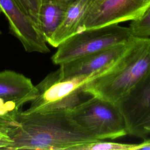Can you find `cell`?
Here are the masks:
<instances>
[{
  "instance_id": "obj_1",
  "label": "cell",
  "mask_w": 150,
  "mask_h": 150,
  "mask_svg": "<svg viewBox=\"0 0 150 150\" xmlns=\"http://www.w3.org/2000/svg\"><path fill=\"white\" fill-rule=\"evenodd\" d=\"M19 125L9 130L11 150H74L79 146L98 141L71 118L68 110L14 114Z\"/></svg>"
},
{
  "instance_id": "obj_2",
  "label": "cell",
  "mask_w": 150,
  "mask_h": 150,
  "mask_svg": "<svg viewBox=\"0 0 150 150\" xmlns=\"http://www.w3.org/2000/svg\"><path fill=\"white\" fill-rule=\"evenodd\" d=\"M150 74V38L134 36L114 68L83 86V91L118 105Z\"/></svg>"
},
{
  "instance_id": "obj_3",
  "label": "cell",
  "mask_w": 150,
  "mask_h": 150,
  "mask_svg": "<svg viewBox=\"0 0 150 150\" xmlns=\"http://www.w3.org/2000/svg\"><path fill=\"white\" fill-rule=\"evenodd\" d=\"M117 61L110 67L87 76L64 77L57 70L51 72L35 86L36 93L30 101V106L22 112L44 113L71 110L83 101V96L86 94L83 91V86L112 70Z\"/></svg>"
},
{
  "instance_id": "obj_4",
  "label": "cell",
  "mask_w": 150,
  "mask_h": 150,
  "mask_svg": "<svg viewBox=\"0 0 150 150\" xmlns=\"http://www.w3.org/2000/svg\"><path fill=\"white\" fill-rule=\"evenodd\" d=\"M68 111L77 124L100 140L114 139L127 135L118 105L91 96Z\"/></svg>"
},
{
  "instance_id": "obj_5",
  "label": "cell",
  "mask_w": 150,
  "mask_h": 150,
  "mask_svg": "<svg viewBox=\"0 0 150 150\" xmlns=\"http://www.w3.org/2000/svg\"><path fill=\"white\" fill-rule=\"evenodd\" d=\"M133 37L129 27L119 24L86 29L62 43L51 60L53 63L60 65L118 44L127 43Z\"/></svg>"
},
{
  "instance_id": "obj_6",
  "label": "cell",
  "mask_w": 150,
  "mask_h": 150,
  "mask_svg": "<svg viewBox=\"0 0 150 150\" xmlns=\"http://www.w3.org/2000/svg\"><path fill=\"white\" fill-rule=\"evenodd\" d=\"M149 5L150 0H91L84 18L83 30L132 21Z\"/></svg>"
},
{
  "instance_id": "obj_7",
  "label": "cell",
  "mask_w": 150,
  "mask_h": 150,
  "mask_svg": "<svg viewBox=\"0 0 150 150\" xmlns=\"http://www.w3.org/2000/svg\"><path fill=\"white\" fill-rule=\"evenodd\" d=\"M124 118L127 135L145 139L150 127V74L118 104Z\"/></svg>"
},
{
  "instance_id": "obj_8",
  "label": "cell",
  "mask_w": 150,
  "mask_h": 150,
  "mask_svg": "<svg viewBox=\"0 0 150 150\" xmlns=\"http://www.w3.org/2000/svg\"><path fill=\"white\" fill-rule=\"evenodd\" d=\"M0 9L8 19L10 33L20 41L25 51L41 53L50 52L36 23L14 0H0Z\"/></svg>"
},
{
  "instance_id": "obj_9",
  "label": "cell",
  "mask_w": 150,
  "mask_h": 150,
  "mask_svg": "<svg viewBox=\"0 0 150 150\" xmlns=\"http://www.w3.org/2000/svg\"><path fill=\"white\" fill-rule=\"evenodd\" d=\"M132 39L127 43L118 44L61 64L57 71L64 77H76L90 75L110 67L124 54Z\"/></svg>"
},
{
  "instance_id": "obj_10",
  "label": "cell",
  "mask_w": 150,
  "mask_h": 150,
  "mask_svg": "<svg viewBox=\"0 0 150 150\" xmlns=\"http://www.w3.org/2000/svg\"><path fill=\"white\" fill-rule=\"evenodd\" d=\"M36 93L31 80L12 70L0 71V97L13 101L21 108L30 102Z\"/></svg>"
},
{
  "instance_id": "obj_11",
  "label": "cell",
  "mask_w": 150,
  "mask_h": 150,
  "mask_svg": "<svg viewBox=\"0 0 150 150\" xmlns=\"http://www.w3.org/2000/svg\"><path fill=\"white\" fill-rule=\"evenodd\" d=\"M91 1L74 0L70 3L61 23L47 43L54 47H57L66 39L83 32L84 18Z\"/></svg>"
},
{
  "instance_id": "obj_12",
  "label": "cell",
  "mask_w": 150,
  "mask_h": 150,
  "mask_svg": "<svg viewBox=\"0 0 150 150\" xmlns=\"http://www.w3.org/2000/svg\"><path fill=\"white\" fill-rule=\"evenodd\" d=\"M67 6L61 0H41L38 28L47 43L61 23Z\"/></svg>"
},
{
  "instance_id": "obj_13",
  "label": "cell",
  "mask_w": 150,
  "mask_h": 150,
  "mask_svg": "<svg viewBox=\"0 0 150 150\" xmlns=\"http://www.w3.org/2000/svg\"><path fill=\"white\" fill-rule=\"evenodd\" d=\"M134 145L135 144L108 142L103 139L79 146L74 150H132Z\"/></svg>"
},
{
  "instance_id": "obj_14",
  "label": "cell",
  "mask_w": 150,
  "mask_h": 150,
  "mask_svg": "<svg viewBox=\"0 0 150 150\" xmlns=\"http://www.w3.org/2000/svg\"><path fill=\"white\" fill-rule=\"evenodd\" d=\"M23 12L29 16L38 27V17L41 0H14Z\"/></svg>"
},
{
  "instance_id": "obj_15",
  "label": "cell",
  "mask_w": 150,
  "mask_h": 150,
  "mask_svg": "<svg viewBox=\"0 0 150 150\" xmlns=\"http://www.w3.org/2000/svg\"><path fill=\"white\" fill-rule=\"evenodd\" d=\"M129 28L132 35L138 31L150 28V5L141 16L131 21Z\"/></svg>"
},
{
  "instance_id": "obj_16",
  "label": "cell",
  "mask_w": 150,
  "mask_h": 150,
  "mask_svg": "<svg viewBox=\"0 0 150 150\" xmlns=\"http://www.w3.org/2000/svg\"><path fill=\"white\" fill-rule=\"evenodd\" d=\"M20 110L15 103L0 97V115H13Z\"/></svg>"
},
{
  "instance_id": "obj_17",
  "label": "cell",
  "mask_w": 150,
  "mask_h": 150,
  "mask_svg": "<svg viewBox=\"0 0 150 150\" xmlns=\"http://www.w3.org/2000/svg\"><path fill=\"white\" fill-rule=\"evenodd\" d=\"M19 125V122L13 115H0V127L13 128Z\"/></svg>"
},
{
  "instance_id": "obj_18",
  "label": "cell",
  "mask_w": 150,
  "mask_h": 150,
  "mask_svg": "<svg viewBox=\"0 0 150 150\" xmlns=\"http://www.w3.org/2000/svg\"><path fill=\"white\" fill-rule=\"evenodd\" d=\"M11 129L12 128L0 127V141H8L13 142L9 135V130Z\"/></svg>"
},
{
  "instance_id": "obj_19",
  "label": "cell",
  "mask_w": 150,
  "mask_h": 150,
  "mask_svg": "<svg viewBox=\"0 0 150 150\" xmlns=\"http://www.w3.org/2000/svg\"><path fill=\"white\" fill-rule=\"evenodd\" d=\"M139 149H148L150 150V139L145 138L144 141L139 144H135L134 147L132 150Z\"/></svg>"
},
{
  "instance_id": "obj_20",
  "label": "cell",
  "mask_w": 150,
  "mask_h": 150,
  "mask_svg": "<svg viewBox=\"0 0 150 150\" xmlns=\"http://www.w3.org/2000/svg\"><path fill=\"white\" fill-rule=\"evenodd\" d=\"M135 37H142V38H150V28L138 31L133 35Z\"/></svg>"
},
{
  "instance_id": "obj_21",
  "label": "cell",
  "mask_w": 150,
  "mask_h": 150,
  "mask_svg": "<svg viewBox=\"0 0 150 150\" xmlns=\"http://www.w3.org/2000/svg\"><path fill=\"white\" fill-rule=\"evenodd\" d=\"M62 1H63V2H64L67 5H69L70 3H71L72 2H73L74 0H61Z\"/></svg>"
},
{
  "instance_id": "obj_22",
  "label": "cell",
  "mask_w": 150,
  "mask_h": 150,
  "mask_svg": "<svg viewBox=\"0 0 150 150\" xmlns=\"http://www.w3.org/2000/svg\"><path fill=\"white\" fill-rule=\"evenodd\" d=\"M146 132L148 133V135L150 134V127L146 128Z\"/></svg>"
},
{
  "instance_id": "obj_23",
  "label": "cell",
  "mask_w": 150,
  "mask_h": 150,
  "mask_svg": "<svg viewBox=\"0 0 150 150\" xmlns=\"http://www.w3.org/2000/svg\"><path fill=\"white\" fill-rule=\"evenodd\" d=\"M2 13V11H1V9H0V15H1V13ZM1 35V30H0V35Z\"/></svg>"
}]
</instances>
